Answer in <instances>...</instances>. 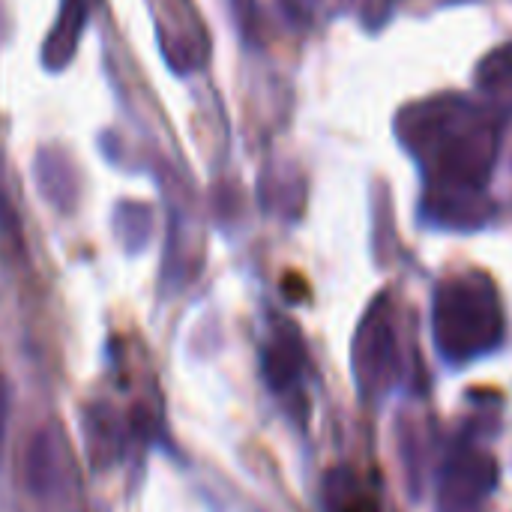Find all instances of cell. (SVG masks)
I'll list each match as a JSON object with an SVG mask.
<instances>
[{
	"mask_svg": "<svg viewBox=\"0 0 512 512\" xmlns=\"http://www.w3.org/2000/svg\"><path fill=\"white\" fill-rule=\"evenodd\" d=\"M84 21H87V0H63L57 27L51 30V36L45 42V66L63 69L69 63V57L75 54V42H78Z\"/></svg>",
	"mask_w": 512,
	"mask_h": 512,
	"instance_id": "cell-1",
	"label": "cell"
},
{
	"mask_svg": "<svg viewBox=\"0 0 512 512\" xmlns=\"http://www.w3.org/2000/svg\"><path fill=\"white\" fill-rule=\"evenodd\" d=\"M348 512H375L372 507H354V510H348Z\"/></svg>",
	"mask_w": 512,
	"mask_h": 512,
	"instance_id": "cell-2",
	"label": "cell"
}]
</instances>
